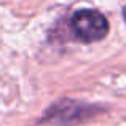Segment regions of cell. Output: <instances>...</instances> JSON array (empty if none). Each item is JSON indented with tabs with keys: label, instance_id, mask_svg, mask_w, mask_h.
<instances>
[{
	"label": "cell",
	"instance_id": "obj_1",
	"mask_svg": "<svg viewBox=\"0 0 126 126\" xmlns=\"http://www.w3.org/2000/svg\"><path fill=\"white\" fill-rule=\"evenodd\" d=\"M101 112L102 107H99V105L64 97L49 105L43 112L38 123L51 126H74L91 120Z\"/></svg>",
	"mask_w": 126,
	"mask_h": 126
},
{
	"label": "cell",
	"instance_id": "obj_2",
	"mask_svg": "<svg viewBox=\"0 0 126 126\" xmlns=\"http://www.w3.org/2000/svg\"><path fill=\"white\" fill-rule=\"evenodd\" d=\"M70 31L75 38L83 43L99 42L107 37L110 26L109 21L97 10H78L70 18Z\"/></svg>",
	"mask_w": 126,
	"mask_h": 126
},
{
	"label": "cell",
	"instance_id": "obj_3",
	"mask_svg": "<svg viewBox=\"0 0 126 126\" xmlns=\"http://www.w3.org/2000/svg\"><path fill=\"white\" fill-rule=\"evenodd\" d=\"M123 19H125V22H126V6L123 8Z\"/></svg>",
	"mask_w": 126,
	"mask_h": 126
}]
</instances>
